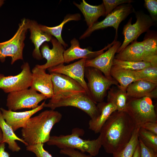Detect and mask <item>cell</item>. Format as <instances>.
<instances>
[{"mask_svg":"<svg viewBox=\"0 0 157 157\" xmlns=\"http://www.w3.org/2000/svg\"><path fill=\"white\" fill-rule=\"evenodd\" d=\"M0 128L3 134L2 142L6 143L8 148L13 152H18L21 149L16 140L23 143L26 146L28 144L22 139L17 136L14 133L12 128L6 122L3 117L2 113L0 110Z\"/></svg>","mask_w":157,"mask_h":157,"instance_id":"obj_24","label":"cell"},{"mask_svg":"<svg viewBox=\"0 0 157 157\" xmlns=\"http://www.w3.org/2000/svg\"><path fill=\"white\" fill-rule=\"evenodd\" d=\"M133 157H141L140 147L139 143L137 146Z\"/></svg>","mask_w":157,"mask_h":157,"instance_id":"obj_40","label":"cell"},{"mask_svg":"<svg viewBox=\"0 0 157 157\" xmlns=\"http://www.w3.org/2000/svg\"><path fill=\"white\" fill-rule=\"evenodd\" d=\"M117 41L114 39L111 43L108 44L103 49L97 51H92L88 48L82 49L80 47L79 43L75 38L70 41L71 46L69 48L65 50L63 53L64 63H69L75 60L78 59H91L96 57L107 50Z\"/></svg>","mask_w":157,"mask_h":157,"instance_id":"obj_16","label":"cell"},{"mask_svg":"<svg viewBox=\"0 0 157 157\" xmlns=\"http://www.w3.org/2000/svg\"><path fill=\"white\" fill-rule=\"evenodd\" d=\"M121 44L120 41H116L105 52L93 59H86L85 67H91L97 69L108 78L114 79L111 76L110 71L115 54Z\"/></svg>","mask_w":157,"mask_h":157,"instance_id":"obj_12","label":"cell"},{"mask_svg":"<svg viewBox=\"0 0 157 157\" xmlns=\"http://www.w3.org/2000/svg\"><path fill=\"white\" fill-rule=\"evenodd\" d=\"M81 15L79 13L69 14L65 16L63 21L58 25L51 27L39 24L40 26L43 31L50 34L52 36H54L64 46L65 49H66L67 47H68V45L63 40L61 35L63 26L65 24L69 21H78L80 20L81 19Z\"/></svg>","mask_w":157,"mask_h":157,"instance_id":"obj_26","label":"cell"},{"mask_svg":"<svg viewBox=\"0 0 157 157\" xmlns=\"http://www.w3.org/2000/svg\"><path fill=\"white\" fill-rule=\"evenodd\" d=\"M140 127L135 128L131 138L127 144L121 149L113 154V157H133L139 143L138 131Z\"/></svg>","mask_w":157,"mask_h":157,"instance_id":"obj_29","label":"cell"},{"mask_svg":"<svg viewBox=\"0 0 157 157\" xmlns=\"http://www.w3.org/2000/svg\"><path fill=\"white\" fill-rule=\"evenodd\" d=\"M50 74L51 76L53 95L79 93L87 94L85 90L79 83L70 77L61 74Z\"/></svg>","mask_w":157,"mask_h":157,"instance_id":"obj_15","label":"cell"},{"mask_svg":"<svg viewBox=\"0 0 157 157\" xmlns=\"http://www.w3.org/2000/svg\"><path fill=\"white\" fill-rule=\"evenodd\" d=\"M85 76L88 80L89 97L96 104L103 102L112 85H119L115 80L108 78L101 71L94 67H85Z\"/></svg>","mask_w":157,"mask_h":157,"instance_id":"obj_6","label":"cell"},{"mask_svg":"<svg viewBox=\"0 0 157 157\" xmlns=\"http://www.w3.org/2000/svg\"><path fill=\"white\" fill-rule=\"evenodd\" d=\"M45 71L37 65L33 68L30 88L39 92L47 98L51 99L53 95L51 76Z\"/></svg>","mask_w":157,"mask_h":157,"instance_id":"obj_17","label":"cell"},{"mask_svg":"<svg viewBox=\"0 0 157 157\" xmlns=\"http://www.w3.org/2000/svg\"><path fill=\"white\" fill-rule=\"evenodd\" d=\"M136 19V22L132 24L131 17L123 28L122 33L124 36L123 43L117 50V53L121 52L129 44L137 40L142 33L147 32L155 24L149 15L141 11L134 12Z\"/></svg>","mask_w":157,"mask_h":157,"instance_id":"obj_9","label":"cell"},{"mask_svg":"<svg viewBox=\"0 0 157 157\" xmlns=\"http://www.w3.org/2000/svg\"><path fill=\"white\" fill-rule=\"evenodd\" d=\"M62 117L60 112L51 109L31 117L22 129V139L28 145L47 142L50 139L52 129Z\"/></svg>","mask_w":157,"mask_h":157,"instance_id":"obj_2","label":"cell"},{"mask_svg":"<svg viewBox=\"0 0 157 157\" xmlns=\"http://www.w3.org/2000/svg\"><path fill=\"white\" fill-rule=\"evenodd\" d=\"M99 115L96 118L90 119L89 122V129L95 133H100L101 129L111 115L117 110L112 103L103 102L97 104Z\"/></svg>","mask_w":157,"mask_h":157,"instance_id":"obj_23","label":"cell"},{"mask_svg":"<svg viewBox=\"0 0 157 157\" xmlns=\"http://www.w3.org/2000/svg\"><path fill=\"white\" fill-rule=\"evenodd\" d=\"M28 29L30 33V39L35 47L33 53V57L38 60L43 58L40 52V48L45 42L51 41L53 36L43 31L39 24L35 20H29Z\"/></svg>","mask_w":157,"mask_h":157,"instance_id":"obj_20","label":"cell"},{"mask_svg":"<svg viewBox=\"0 0 157 157\" xmlns=\"http://www.w3.org/2000/svg\"><path fill=\"white\" fill-rule=\"evenodd\" d=\"M21 68V72L16 75L6 76L0 74V89L9 93L30 88L32 73L29 64L25 62Z\"/></svg>","mask_w":157,"mask_h":157,"instance_id":"obj_11","label":"cell"},{"mask_svg":"<svg viewBox=\"0 0 157 157\" xmlns=\"http://www.w3.org/2000/svg\"><path fill=\"white\" fill-rule=\"evenodd\" d=\"M126 112L137 126L148 122H157V115L151 99L129 98Z\"/></svg>","mask_w":157,"mask_h":157,"instance_id":"obj_7","label":"cell"},{"mask_svg":"<svg viewBox=\"0 0 157 157\" xmlns=\"http://www.w3.org/2000/svg\"><path fill=\"white\" fill-rule=\"evenodd\" d=\"M114 58L129 61L148 62L145 54L142 41L138 42L137 40L133 41L121 52L117 53Z\"/></svg>","mask_w":157,"mask_h":157,"instance_id":"obj_21","label":"cell"},{"mask_svg":"<svg viewBox=\"0 0 157 157\" xmlns=\"http://www.w3.org/2000/svg\"><path fill=\"white\" fill-rule=\"evenodd\" d=\"M141 157H157V152L146 147L139 138Z\"/></svg>","mask_w":157,"mask_h":157,"instance_id":"obj_37","label":"cell"},{"mask_svg":"<svg viewBox=\"0 0 157 157\" xmlns=\"http://www.w3.org/2000/svg\"><path fill=\"white\" fill-rule=\"evenodd\" d=\"M47 98L30 88L8 93L6 106L8 110L15 111L25 108L35 109Z\"/></svg>","mask_w":157,"mask_h":157,"instance_id":"obj_10","label":"cell"},{"mask_svg":"<svg viewBox=\"0 0 157 157\" xmlns=\"http://www.w3.org/2000/svg\"><path fill=\"white\" fill-rule=\"evenodd\" d=\"M73 3L82 12L88 28L91 27L97 22L100 17L105 16V10L103 3L97 6H93L83 0L80 4L74 1Z\"/></svg>","mask_w":157,"mask_h":157,"instance_id":"obj_22","label":"cell"},{"mask_svg":"<svg viewBox=\"0 0 157 157\" xmlns=\"http://www.w3.org/2000/svg\"><path fill=\"white\" fill-rule=\"evenodd\" d=\"M152 66L149 62L145 61H133L119 60L114 58L113 67L131 71H137Z\"/></svg>","mask_w":157,"mask_h":157,"instance_id":"obj_30","label":"cell"},{"mask_svg":"<svg viewBox=\"0 0 157 157\" xmlns=\"http://www.w3.org/2000/svg\"><path fill=\"white\" fill-rule=\"evenodd\" d=\"M142 41L145 56L152 66H157V33L154 31L149 30Z\"/></svg>","mask_w":157,"mask_h":157,"instance_id":"obj_25","label":"cell"},{"mask_svg":"<svg viewBox=\"0 0 157 157\" xmlns=\"http://www.w3.org/2000/svg\"><path fill=\"white\" fill-rule=\"evenodd\" d=\"M144 6L150 14L152 20L156 22L157 21V0H144Z\"/></svg>","mask_w":157,"mask_h":157,"instance_id":"obj_35","label":"cell"},{"mask_svg":"<svg viewBox=\"0 0 157 157\" xmlns=\"http://www.w3.org/2000/svg\"><path fill=\"white\" fill-rule=\"evenodd\" d=\"M134 71L138 80H144L157 84V66H151Z\"/></svg>","mask_w":157,"mask_h":157,"instance_id":"obj_32","label":"cell"},{"mask_svg":"<svg viewBox=\"0 0 157 157\" xmlns=\"http://www.w3.org/2000/svg\"><path fill=\"white\" fill-rule=\"evenodd\" d=\"M96 104L86 93H79L53 95L48 103H45L44 107L54 110L62 107H74L82 110L93 119L100 114Z\"/></svg>","mask_w":157,"mask_h":157,"instance_id":"obj_4","label":"cell"},{"mask_svg":"<svg viewBox=\"0 0 157 157\" xmlns=\"http://www.w3.org/2000/svg\"><path fill=\"white\" fill-rule=\"evenodd\" d=\"M138 138L146 147L157 152V135L140 127Z\"/></svg>","mask_w":157,"mask_h":157,"instance_id":"obj_31","label":"cell"},{"mask_svg":"<svg viewBox=\"0 0 157 157\" xmlns=\"http://www.w3.org/2000/svg\"><path fill=\"white\" fill-rule=\"evenodd\" d=\"M110 75L119 84L118 88L123 90L126 91L130 84L138 80L134 71L117 69L113 67L110 71Z\"/></svg>","mask_w":157,"mask_h":157,"instance_id":"obj_27","label":"cell"},{"mask_svg":"<svg viewBox=\"0 0 157 157\" xmlns=\"http://www.w3.org/2000/svg\"><path fill=\"white\" fill-rule=\"evenodd\" d=\"M72 132L69 135L51 136L47 142V144L56 146L60 149L67 148L77 149L82 152H88L92 156L98 155L102 144L103 136L101 133L97 139L90 140L80 138L84 133L83 129L75 128Z\"/></svg>","mask_w":157,"mask_h":157,"instance_id":"obj_3","label":"cell"},{"mask_svg":"<svg viewBox=\"0 0 157 157\" xmlns=\"http://www.w3.org/2000/svg\"><path fill=\"white\" fill-rule=\"evenodd\" d=\"M5 143H0V157H10L9 153L5 150Z\"/></svg>","mask_w":157,"mask_h":157,"instance_id":"obj_39","label":"cell"},{"mask_svg":"<svg viewBox=\"0 0 157 157\" xmlns=\"http://www.w3.org/2000/svg\"><path fill=\"white\" fill-rule=\"evenodd\" d=\"M140 127L157 135V122H147L141 125Z\"/></svg>","mask_w":157,"mask_h":157,"instance_id":"obj_38","label":"cell"},{"mask_svg":"<svg viewBox=\"0 0 157 157\" xmlns=\"http://www.w3.org/2000/svg\"><path fill=\"white\" fill-rule=\"evenodd\" d=\"M107 102L113 104L116 107L117 111H126L129 99L126 91L122 90L118 88H110L107 94Z\"/></svg>","mask_w":157,"mask_h":157,"instance_id":"obj_28","label":"cell"},{"mask_svg":"<svg viewBox=\"0 0 157 157\" xmlns=\"http://www.w3.org/2000/svg\"><path fill=\"white\" fill-rule=\"evenodd\" d=\"M3 141V134L0 128V143L2 142Z\"/></svg>","mask_w":157,"mask_h":157,"instance_id":"obj_41","label":"cell"},{"mask_svg":"<svg viewBox=\"0 0 157 157\" xmlns=\"http://www.w3.org/2000/svg\"><path fill=\"white\" fill-rule=\"evenodd\" d=\"M60 153L69 157H93L90 155H87L83 152L72 148H67L60 149Z\"/></svg>","mask_w":157,"mask_h":157,"instance_id":"obj_36","label":"cell"},{"mask_svg":"<svg viewBox=\"0 0 157 157\" xmlns=\"http://www.w3.org/2000/svg\"><path fill=\"white\" fill-rule=\"evenodd\" d=\"M45 103L44 101L36 108L23 112H16L2 108H0V110L6 123L15 132L20 128L24 127L32 115L43 108Z\"/></svg>","mask_w":157,"mask_h":157,"instance_id":"obj_18","label":"cell"},{"mask_svg":"<svg viewBox=\"0 0 157 157\" xmlns=\"http://www.w3.org/2000/svg\"><path fill=\"white\" fill-rule=\"evenodd\" d=\"M135 10L131 3H127L120 5L100 22H97L90 28H88L80 36V40L89 37L94 31L102 29L108 27H113L115 30V39L117 40L118 28L120 24L131 14L134 13Z\"/></svg>","mask_w":157,"mask_h":157,"instance_id":"obj_8","label":"cell"},{"mask_svg":"<svg viewBox=\"0 0 157 157\" xmlns=\"http://www.w3.org/2000/svg\"><path fill=\"white\" fill-rule=\"evenodd\" d=\"M29 20L25 18L21 19L14 36L8 40L0 42V60L1 62H4L8 57H11V65L17 60H23L24 42L28 29Z\"/></svg>","mask_w":157,"mask_h":157,"instance_id":"obj_5","label":"cell"},{"mask_svg":"<svg viewBox=\"0 0 157 157\" xmlns=\"http://www.w3.org/2000/svg\"><path fill=\"white\" fill-rule=\"evenodd\" d=\"M86 60L84 58L81 59L76 62L66 65H64V64H61L47 69L50 73L63 74L76 81L85 90L89 97L87 83L84 78Z\"/></svg>","mask_w":157,"mask_h":157,"instance_id":"obj_13","label":"cell"},{"mask_svg":"<svg viewBox=\"0 0 157 157\" xmlns=\"http://www.w3.org/2000/svg\"><path fill=\"white\" fill-rule=\"evenodd\" d=\"M51 42L52 45L51 49H50L49 45L46 42L40 47L42 58L47 60V62L44 64L37 65L46 70L65 63L63 53L65 48L55 37H52Z\"/></svg>","mask_w":157,"mask_h":157,"instance_id":"obj_14","label":"cell"},{"mask_svg":"<svg viewBox=\"0 0 157 157\" xmlns=\"http://www.w3.org/2000/svg\"><path fill=\"white\" fill-rule=\"evenodd\" d=\"M126 91L129 98L157 97V84L144 80H139L133 82L128 86Z\"/></svg>","mask_w":157,"mask_h":157,"instance_id":"obj_19","label":"cell"},{"mask_svg":"<svg viewBox=\"0 0 157 157\" xmlns=\"http://www.w3.org/2000/svg\"><path fill=\"white\" fill-rule=\"evenodd\" d=\"M137 126L126 112H113L100 132L103 136L102 146L105 151L113 154L122 149L131 139Z\"/></svg>","mask_w":157,"mask_h":157,"instance_id":"obj_1","label":"cell"},{"mask_svg":"<svg viewBox=\"0 0 157 157\" xmlns=\"http://www.w3.org/2000/svg\"><path fill=\"white\" fill-rule=\"evenodd\" d=\"M4 3V1L3 0H0V8L3 5Z\"/></svg>","mask_w":157,"mask_h":157,"instance_id":"obj_42","label":"cell"},{"mask_svg":"<svg viewBox=\"0 0 157 157\" xmlns=\"http://www.w3.org/2000/svg\"><path fill=\"white\" fill-rule=\"evenodd\" d=\"M133 1L131 0H103L105 10V16L110 13L118 6L125 3H131Z\"/></svg>","mask_w":157,"mask_h":157,"instance_id":"obj_33","label":"cell"},{"mask_svg":"<svg viewBox=\"0 0 157 157\" xmlns=\"http://www.w3.org/2000/svg\"><path fill=\"white\" fill-rule=\"evenodd\" d=\"M44 144L39 143L26 146L27 151L32 152L37 157H53L43 147Z\"/></svg>","mask_w":157,"mask_h":157,"instance_id":"obj_34","label":"cell"}]
</instances>
